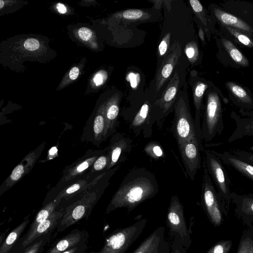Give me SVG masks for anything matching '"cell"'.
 <instances>
[{
    "instance_id": "cell-47",
    "label": "cell",
    "mask_w": 253,
    "mask_h": 253,
    "mask_svg": "<svg viewBox=\"0 0 253 253\" xmlns=\"http://www.w3.org/2000/svg\"><path fill=\"white\" fill-rule=\"evenodd\" d=\"M129 78H130V80L131 86L134 87L136 85V80H135L136 77L135 76V75L133 74H130L129 75Z\"/></svg>"
},
{
    "instance_id": "cell-21",
    "label": "cell",
    "mask_w": 253,
    "mask_h": 253,
    "mask_svg": "<svg viewBox=\"0 0 253 253\" xmlns=\"http://www.w3.org/2000/svg\"><path fill=\"white\" fill-rule=\"evenodd\" d=\"M231 201L235 206L236 214L242 220L253 217V193L239 195L232 192Z\"/></svg>"
},
{
    "instance_id": "cell-38",
    "label": "cell",
    "mask_w": 253,
    "mask_h": 253,
    "mask_svg": "<svg viewBox=\"0 0 253 253\" xmlns=\"http://www.w3.org/2000/svg\"><path fill=\"white\" fill-rule=\"evenodd\" d=\"M78 35L82 40L88 41L92 36V32L87 28L82 27L79 30Z\"/></svg>"
},
{
    "instance_id": "cell-43",
    "label": "cell",
    "mask_w": 253,
    "mask_h": 253,
    "mask_svg": "<svg viewBox=\"0 0 253 253\" xmlns=\"http://www.w3.org/2000/svg\"><path fill=\"white\" fill-rule=\"evenodd\" d=\"M167 43L165 40L162 41L159 46V50L161 55H164L167 49Z\"/></svg>"
},
{
    "instance_id": "cell-13",
    "label": "cell",
    "mask_w": 253,
    "mask_h": 253,
    "mask_svg": "<svg viewBox=\"0 0 253 253\" xmlns=\"http://www.w3.org/2000/svg\"><path fill=\"white\" fill-rule=\"evenodd\" d=\"M165 232L164 226L156 229L133 253H169V245L165 239Z\"/></svg>"
},
{
    "instance_id": "cell-41",
    "label": "cell",
    "mask_w": 253,
    "mask_h": 253,
    "mask_svg": "<svg viewBox=\"0 0 253 253\" xmlns=\"http://www.w3.org/2000/svg\"><path fill=\"white\" fill-rule=\"evenodd\" d=\"M58 149L56 146L51 147L48 151L47 159L46 160H50L57 156Z\"/></svg>"
},
{
    "instance_id": "cell-10",
    "label": "cell",
    "mask_w": 253,
    "mask_h": 253,
    "mask_svg": "<svg viewBox=\"0 0 253 253\" xmlns=\"http://www.w3.org/2000/svg\"><path fill=\"white\" fill-rule=\"evenodd\" d=\"M44 146V142H42L34 150L30 152L14 168L0 186V196L30 172L40 158Z\"/></svg>"
},
{
    "instance_id": "cell-46",
    "label": "cell",
    "mask_w": 253,
    "mask_h": 253,
    "mask_svg": "<svg viewBox=\"0 0 253 253\" xmlns=\"http://www.w3.org/2000/svg\"><path fill=\"white\" fill-rule=\"evenodd\" d=\"M186 54L188 58H192L195 54L194 49L193 47H189L186 49Z\"/></svg>"
},
{
    "instance_id": "cell-22",
    "label": "cell",
    "mask_w": 253,
    "mask_h": 253,
    "mask_svg": "<svg viewBox=\"0 0 253 253\" xmlns=\"http://www.w3.org/2000/svg\"><path fill=\"white\" fill-rule=\"evenodd\" d=\"M30 222L27 218L14 228L0 244V253H15L21 235Z\"/></svg>"
},
{
    "instance_id": "cell-1",
    "label": "cell",
    "mask_w": 253,
    "mask_h": 253,
    "mask_svg": "<svg viewBox=\"0 0 253 253\" xmlns=\"http://www.w3.org/2000/svg\"><path fill=\"white\" fill-rule=\"evenodd\" d=\"M158 191V182L153 173L145 168L133 169L126 175L112 197L106 213L122 208L129 212L142 202L154 197Z\"/></svg>"
},
{
    "instance_id": "cell-40",
    "label": "cell",
    "mask_w": 253,
    "mask_h": 253,
    "mask_svg": "<svg viewBox=\"0 0 253 253\" xmlns=\"http://www.w3.org/2000/svg\"><path fill=\"white\" fill-rule=\"evenodd\" d=\"M190 3L193 9L196 12L199 13L203 11V7L199 0H190Z\"/></svg>"
},
{
    "instance_id": "cell-20",
    "label": "cell",
    "mask_w": 253,
    "mask_h": 253,
    "mask_svg": "<svg viewBox=\"0 0 253 253\" xmlns=\"http://www.w3.org/2000/svg\"><path fill=\"white\" fill-rule=\"evenodd\" d=\"M225 84L236 105L247 111L253 109V98L244 88L233 82H227Z\"/></svg>"
},
{
    "instance_id": "cell-45",
    "label": "cell",
    "mask_w": 253,
    "mask_h": 253,
    "mask_svg": "<svg viewBox=\"0 0 253 253\" xmlns=\"http://www.w3.org/2000/svg\"><path fill=\"white\" fill-rule=\"evenodd\" d=\"M56 7L58 11L61 13H65L67 11L65 6L62 3H58L56 5Z\"/></svg>"
},
{
    "instance_id": "cell-6",
    "label": "cell",
    "mask_w": 253,
    "mask_h": 253,
    "mask_svg": "<svg viewBox=\"0 0 253 253\" xmlns=\"http://www.w3.org/2000/svg\"><path fill=\"white\" fill-rule=\"evenodd\" d=\"M204 163L228 211L231 201L232 192L230 187V181L223 165V163L216 151L206 150Z\"/></svg>"
},
{
    "instance_id": "cell-9",
    "label": "cell",
    "mask_w": 253,
    "mask_h": 253,
    "mask_svg": "<svg viewBox=\"0 0 253 253\" xmlns=\"http://www.w3.org/2000/svg\"><path fill=\"white\" fill-rule=\"evenodd\" d=\"M181 157L186 173L191 180H194L201 166V140L197 137L178 144Z\"/></svg>"
},
{
    "instance_id": "cell-23",
    "label": "cell",
    "mask_w": 253,
    "mask_h": 253,
    "mask_svg": "<svg viewBox=\"0 0 253 253\" xmlns=\"http://www.w3.org/2000/svg\"><path fill=\"white\" fill-rule=\"evenodd\" d=\"M91 126L92 140L99 145L108 138L105 110L102 109L95 115Z\"/></svg>"
},
{
    "instance_id": "cell-8",
    "label": "cell",
    "mask_w": 253,
    "mask_h": 253,
    "mask_svg": "<svg viewBox=\"0 0 253 253\" xmlns=\"http://www.w3.org/2000/svg\"><path fill=\"white\" fill-rule=\"evenodd\" d=\"M172 130L177 144L197 137L194 120L187 103L184 100L178 102L176 105Z\"/></svg>"
},
{
    "instance_id": "cell-25",
    "label": "cell",
    "mask_w": 253,
    "mask_h": 253,
    "mask_svg": "<svg viewBox=\"0 0 253 253\" xmlns=\"http://www.w3.org/2000/svg\"><path fill=\"white\" fill-rule=\"evenodd\" d=\"M247 227L243 229L236 253H253V226L250 221H243Z\"/></svg>"
},
{
    "instance_id": "cell-32",
    "label": "cell",
    "mask_w": 253,
    "mask_h": 253,
    "mask_svg": "<svg viewBox=\"0 0 253 253\" xmlns=\"http://www.w3.org/2000/svg\"><path fill=\"white\" fill-rule=\"evenodd\" d=\"M145 151L153 158H158L164 156L161 147L156 143L151 142L148 144L146 146Z\"/></svg>"
},
{
    "instance_id": "cell-50",
    "label": "cell",
    "mask_w": 253,
    "mask_h": 253,
    "mask_svg": "<svg viewBox=\"0 0 253 253\" xmlns=\"http://www.w3.org/2000/svg\"><path fill=\"white\" fill-rule=\"evenodd\" d=\"M4 1L2 0H0V9H1L4 6Z\"/></svg>"
},
{
    "instance_id": "cell-15",
    "label": "cell",
    "mask_w": 253,
    "mask_h": 253,
    "mask_svg": "<svg viewBox=\"0 0 253 253\" xmlns=\"http://www.w3.org/2000/svg\"><path fill=\"white\" fill-rule=\"evenodd\" d=\"M89 234L84 230L74 229L56 241L45 253H63L83 242L88 241Z\"/></svg>"
},
{
    "instance_id": "cell-28",
    "label": "cell",
    "mask_w": 253,
    "mask_h": 253,
    "mask_svg": "<svg viewBox=\"0 0 253 253\" xmlns=\"http://www.w3.org/2000/svg\"><path fill=\"white\" fill-rule=\"evenodd\" d=\"M51 233L42 236L17 253H41L49 241Z\"/></svg>"
},
{
    "instance_id": "cell-3",
    "label": "cell",
    "mask_w": 253,
    "mask_h": 253,
    "mask_svg": "<svg viewBox=\"0 0 253 253\" xmlns=\"http://www.w3.org/2000/svg\"><path fill=\"white\" fill-rule=\"evenodd\" d=\"M203 168L201 204L211 222L217 227L222 224L223 214L227 215V210L213 184L204 163Z\"/></svg>"
},
{
    "instance_id": "cell-30",
    "label": "cell",
    "mask_w": 253,
    "mask_h": 253,
    "mask_svg": "<svg viewBox=\"0 0 253 253\" xmlns=\"http://www.w3.org/2000/svg\"><path fill=\"white\" fill-rule=\"evenodd\" d=\"M223 26L241 44L248 48H253V39L251 37L237 29Z\"/></svg>"
},
{
    "instance_id": "cell-2",
    "label": "cell",
    "mask_w": 253,
    "mask_h": 253,
    "mask_svg": "<svg viewBox=\"0 0 253 253\" xmlns=\"http://www.w3.org/2000/svg\"><path fill=\"white\" fill-rule=\"evenodd\" d=\"M120 164L118 165L107 170L96 187L94 188V185L86 190L79 199L66 208L56 228L58 232L65 231L84 218H88L93 207L109 185L110 178L120 169Z\"/></svg>"
},
{
    "instance_id": "cell-7",
    "label": "cell",
    "mask_w": 253,
    "mask_h": 253,
    "mask_svg": "<svg viewBox=\"0 0 253 253\" xmlns=\"http://www.w3.org/2000/svg\"><path fill=\"white\" fill-rule=\"evenodd\" d=\"M167 224L170 238L178 236L181 244L186 249L191 246V233L186 224L183 207L177 195L171 197L168 209Z\"/></svg>"
},
{
    "instance_id": "cell-4",
    "label": "cell",
    "mask_w": 253,
    "mask_h": 253,
    "mask_svg": "<svg viewBox=\"0 0 253 253\" xmlns=\"http://www.w3.org/2000/svg\"><path fill=\"white\" fill-rule=\"evenodd\" d=\"M147 222V219L143 218L126 227L116 229L106 238L100 250L89 253H125L141 235Z\"/></svg>"
},
{
    "instance_id": "cell-24",
    "label": "cell",
    "mask_w": 253,
    "mask_h": 253,
    "mask_svg": "<svg viewBox=\"0 0 253 253\" xmlns=\"http://www.w3.org/2000/svg\"><path fill=\"white\" fill-rule=\"evenodd\" d=\"M150 120L149 106L147 103H144L133 118L129 128L136 134L142 129H147L148 131L149 126H152Z\"/></svg>"
},
{
    "instance_id": "cell-18",
    "label": "cell",
    "mask_w": 253,
    "mask_h": 253,
    "mask_svg": "<svg viewBox=\"0 0 253 253\" xmlns=\"http://www.w3.org/2000/svg\"><path fill=\"white\" fill-rule=\"evenodd\" d=\"M213 12L216 18L223 26L237 29L253 39V28L245 21L219 8H214Z\"/></svg>"
},
{
    "instance_id": "cell-48",
    "label": "cell",
    "mask_w": 253,
    "mask_h": 253,
    "mask_svg": "<svg viewBox=\"0 0 253 253\" xmlns=\"http://www.w3.org/2000/svg\"><path fill=\"white\" fill-rule=\"evenodd\" d=\"M199 36L202 41L204 40V34L201 29L199 30Z\"/></svg>"
},
{
    "instance_id": "cell-44",
    "label": "cell",
    "mask_w": 253,
    "mask_h": 253,
    "mask_svg": "<svg viewBox=\"0 0 253 253\" xmlns=\"http://www.w3.org/2000/svg\"><path fill=\"white\" fill-rule=\"evenodd\" d=\"M93 81L96 85H100L101 84L103 81V76L100 73H97L94 77Z\"/></svg>"
},
{
    "instance_id": "cell-34",
    "label": "cell",
    "mask_w": 253,
    "mask_h": 253,
    "mask_svg": "<svg viewBox=\"0 0 253 253\" xmlns=\"http://www.w3.org/2000/svg\"><path fill=\"white\" fill-rule=\"evenodd\" d=\"M230 152L233 154L244 160V161L253 165V153L240 150H231Z\"/></svg>"
},
{
    "instance_id": "cell-17",
    "label": "cell",
    "mask_w": 253,
    "mask_h": 253,
    "mask_svg": "<svg viewBox=\"0 0 253 253\" xmlns=\"http://www.w3.org/2000/svg\"><path fill=\"white\" fill-rule=\"evenodd\" d=\"M107 171V170L103 171L91 180L88 177L77 180L74 183L63 188L54 199L61 202L63 199H68L78 194L85 192L96 184L105 175Z\"/></svg>"
},
{
    "instance_id": "cell-16",
    "label": "cell",
    "mask_w": 253,
    "mask_h": 253,
    "mask_svg": "<svg viewBox=\"0 0 253 253\" xmlns=\"http://www.w3.org/2000/svg\"><path fill=\"white\" fill-rule=\"evenodd\" d=\"M240 116L235 112H232L230 117L235 121L236 128L227 141L233 142L247 136H253V111L242 110Z\"/></svg>"
},
{
    "instance_id": "cell-37",
    "label": "cell",
    "mask_w": 253,
    "mask_h": 253,
    "mask_svg": "<svg viewBox=\"0 0 253 253\" xmlns=\"http://www.w3.org/2000/svg\"><path fill=\"white\" fill-rule=\"evenodd\" d=\"M87 242L79 244L63 253H86L88 248Z\"/></svg>"
},
{
    "instance_id": "cell-11",
    "label": "cell",
    "mask_w": 253,
    "mask_h": 253,
    "mask_svg": "<svg viewBox=\"0 0 253 253\" xmlns=\"http://www.w3.org/2000/svg\"><path fill=\"white\" fill-rule=\"evenodd\" d=\"M64 211L55 210L33 231L29 233L25 234L20 239L15 253H17L42 236L52 233L54 229H56L64 214Z\"/></svg>"
},
{
    "instance_id": "cell-19",
    "label": "cell",
    "mask_w": 253,
    "mask_h": 253,
    "mask_svg": "<svg viewBox=\"0 0 253 253\" xmlns=\"http://www.w3.org/2000/svg\"><path fill=\"white\" fill-rule=\"evenodd\" d=\"M223 164L232 167L248 179L253 181V165L244 161L230 151L216 152Z\"/></svg>"
},
{
    "instance_id": "cell-5",
    "label": "cell",
    "mask_w": 253,
    "mask_h": 253,
    "mask_svg": "<svg viewBox=\"0 0 253 253\" xmlns=\"http://www.w3.org/2000/svg\"><path fill=\"white\" fill-rule=\"evenodd\" d=\"M223 129L221 99L218 93L211 91L207 96L201 125L202 138L208 142L211 141L216 135H220Z\"/></svg>"
},
{
    "instance_id": "cell-39",
    "label": "cell",
    "mask_w": 253,
    "mask_h": 253,
    "mask_svg": "<svg viewBox=\"0 0 253 253\" xmlns=\"http://www.w3.org/2000/svg\"><path fill=\"white\" fill-rule=\"evenodd\" d=\"M173 66L171 64H167L163 68L161 74L163 78H167L171 74Z\"/></svg>"
},
{
    "instance_id": "cell-26",
    "label": "cell",
    "mask_w": 253,
    "mask_h": 253,
    "mask_svg": "<svg viewBox=\"0 0 253 253\" xmlns=\"http://www.w3.org/2000/svg\"><path fill=\"white\" fill-rule=\"evenodd\" d=\"M60 202L59 201L53 199L45 204L37 213L26 234L33 231L40 223L46 220L56 210Z\"/></svg>"
},
{
    "instance_id": "cell-33",
    "label": "cell",
    "mask_w": 253,
    "mask_h": 253,
    "mask_svg": "<svg viewBox=\"0 0 253 253\" xmlns=\"http://www.w3.org/2000/svg\"><path fill=\"white\" fill-rule=\"evenodd\" d=\"M170 253H187L186 248L181 244L178 236L173 237Z\"/></svg>"
},
{
    "instance_id": "cell-42",
    "label": "cell",
    "mask_w": 253,
    "mask_h": 253,
    "mask_svg": "<svg viewBox=\"0 0 253 253\" xmlns=\"http://www.w3.org/2000/svg\"><path fill=\"white\" fill-rule=\"evenodd\" d=\"M80 73L79 69L77 67H74L70 70L69 72V77L71 80H75L76 79Z\"/></svg>"
},
{
    "instance_id": "cell-31",
    "label": "cell",
    "mask_w": 253,
    "mask_h": 253,
    "mask_svg": "<svg viewBox=\"0 0 253 253\" xmlns=\"http://www.w3.org/2000/svg\"><path fill=\"white\" fill-rule=\"evenodd\" d=\"M233 242L231 240H221L217 242L206 253H228L232 248Z\"/></svg>"
},
{
    "instance_id": "cell-49",
    "label": "cell",
    "mask_w": 253,
    "mask_h": 253,
    "mask_svg": "<svg viewBox=\"0 0 253 253\" xmlns=\"http://www.w3.org/2000/svg\"><path fill=\"white\" fill-rule=\"evenodd\" d=\"M243 221H248L252 222L253 223V217L249 218L244 220H243Z\"/></svg>"
},
{
    "instance_id": "cell-35",
    "label": "cell",
    "mask_w": 253,
    "mask_h": 253,
    "mask_svg": "<svg viewBox=\"0 0 253 253\" xmlns=\"http://www.w3.org/2000/svg\"><path fill=\"white\" fill-rule=\"evenodd\" d=\"M142 15V11L138 9L126 10L123 13V17L128 19H137L141 17Z\"/></svg>"
},
{
    "instance_id": "cell-12",
    "label": "cell",
    "mask_w": 253,
    "mask_h": 253,
    "mask_svg": "<svg viewBox=\"0 0 253 253\" xmlns=\"http://www.w3.org/2000/svg\"><path fill=\"white\" fill-rule=\"evenodd\" d=\"M106 151L89 150L77 161L67 166L63 171L61 180L64 182L69 181L84 173L91 167L98 157Z\"/></svg>"
},
{
    "instance_id": "cell-29",
    "label": "cell",
    "mask_w": 253,
    "mask_h": 253,
    "mask_svg": "<svg viewBox=\"0 0 253 253\" xmlns=\"http://www.w3.org/2000/svg\"><path fill=\"white\" fill-rule=\"evenodd\" d=\"M110 161L108 147L106 151L99 156L90 168V173H94L106 170Z\"/></svg>"
},
{
    "instance_id": "cell-36",
    "label": "cell",
    "mask_w": 253,
    "mask_h": 253,
    "mask_svg": "<svg viewBox=\"0 0 253 253\" xmlns=\"http://www.w3.org/2000/svg\"><path fill=\"white\" fill-rule=\"evenodd\" d=\"M24 46L27 50L34 51L39 48L40 42L37 39L30 38L25 41Z\"/></svg>"
},
{
    "instance_id": "cell-27",
    "label": "cell",
    "mask_w": 253,
    "mask_h": 253,
    "mask_svg": "<svg viewBox=\"0 0 253 253\" xmlns=\"http://www.w3.org/2000/svg\"><path fill=\"white\" fill-rule=\"evenodd\" d=\"M221 42L228 54L235 63L243 67H247L249 65L248 59L231 41L222 38Z\"/></svg>"
},
{
    "instance_id": "cell-14",
    "label": "cell",
    "mask_w": 253,
    "mask_h": 253,
    "mask_svg": "<svg viewBox=\"0 0 253 253\" xmlns=\"http://www.w3.org/2000/svg\"><path fill=\"white\" fill-rule=\"evenodd\" d=\"M131 139L120 132H116L112 136L108 146L110 161L106 170L113 169L124 161L123 156L131 150Z\"/></svg>"
}]
</instances>
